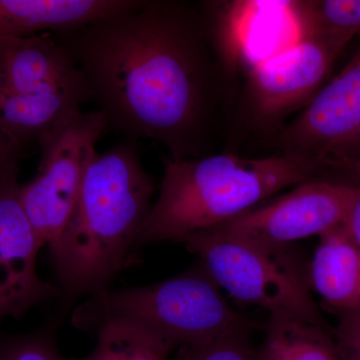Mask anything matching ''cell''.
<instances>
[{"instance_id": "obj_1", "label": "cell", "mask_w": 360, "mask_h": 360, "mask_svg": "<svg viewBox=\"0 0 360 360\" xmlns=\"http://www.w3.org/2000/svg\"><path fill=\"white\" fill-rule=\"evenodd\" d=\"M54 35L70 51L108 129L130 141L158 142L172 160L205 156L224 68L200 6L136 0Z\"/></svg>"}, {"instance_id": "obj_2", "label": "cell", "mask_w": 360, "mask_h": 360, "mask_svg": "<svg viewBox=\"0 0 360 360\" xmlns=\"http://www.w3.org/2000/svg\"><path fill=\"white\" fill-rule=\"evenodd\" d=\"M155 189L136 141L125 139L96 153L72 219L51 250L61 293L70 298L98 295L134 264Z\"/></svg>"}, {"instance_id": "obj_3", "label": "cell", "mask_w": 360, "mask_h": 360, "mask_svg": "<svg viewBox=\"0 0 360 360\" xmlns=\"http://www.w3.org/2000/svg\"><path fill=\"white\" fill-rule=\"evenodd\" d=\"M321 161L283 155H205L165 161L160 194L142 225L137 248L177 241L214 229L286 187L316 179Z\"/></svg>"}, {"instance_id": "obj_4", "label": "cell", "mask_w": 360, "mask_h": 360, "mask_svg": "<svg viewBox=\"0 0 360 360\" xmlns=\"http://www.w3.org/2000/svg\"><path fill=\"white\" fill-rule=\"evenodd\" d=\"M112 322L148 331L172 347H200L253 324L224 300L202 265L179 276L134 288L89 296L72 314L71 323L87 333Z\"/></svg>"}, {"instance_id": "obj_5", "label": "cell", "mask_w": 360, "mask_h": 360, "mask_svg": "<svg viewBox=\"0 0 360 360\" xmlns=\"http://www.w3.org/2000/svg\"><path fill=\"white\" fill-rule=\"evenodd\" d=\"M214 283L234 300L328 329L312 296L309 264L291 245L231 238L210 231L182 239Z\"/></svg>"}, {"instance_id": "obj_6", "label": "cell", "mask_w": 360, "mask_h": 360, "mask_svg": "<svg viewBox=\"0 0 360 360\" xmlns=\"http://www.w3.org/2000/svg\"><path fill=\"white\" fill-rule=\"evenodd\" d=\"M108 130L101 110L82 111L40 144L37 174L20 188L21 202L40 248L52 250L70 224L96 144Z\"/></svg>"}, {"instance_id": "obj_7", "label": "cell", "mask_w": 360, "mask_h": 360, "mask_svg": "<svg viewBox=\"0 0 360 360\" xmlns=\"http://www.w3.org/2000/svg\"><path fill=\"white\" fill-rule=\"evenodd\" d=\"M347 44L305 37L248 71L241 116L257 132L281 131L285 118L305 108L323 86Z\"/></svg>"}, {"instance_id": "obj_8", "label": "cell", "mask_w": 360, "mask_h": 360, "mask_svg": "<svg viewBox=\"0 0 360 360\" xmlns=\"http://www.w3.org/2000/svg\"><path fill=\"white\" fill-rule=\"evenodd\" d=\"M283 155L305 156L324 169L360 156V49L277 137Z\"/></svg>"}, {"instance_id": "obj_9", "label": "cell", "mask_w": 360, "mask_h": 360, "mask_svg": "<svg viewBox=\"0 0 360 360\" xmlns=\"http://www.w3.org/2000/svg\"><path fill=\"white\" fill-rule=\"evenodd\" d=\"M355 191L352 184L316 177L208 231L231 238L291 245L342 224Z\"/></svg>"}, {"instance_id": "obj_10", "label": "cell", "mask_w": 360, "mask_h": 360, "mask_svg": "<svg viewBox=\"0 0 360 360\" xmlns=\"http://www.w3.org/2000/svg\"><path fill=\"white\" fill-rule=\"evenodd\" d=\"M16 162L0 174V319L20 317L41 302L61 295L37 274L41 250L20 198Z\"/></svg>"}, {"instance_id": "obj_11", "label": "cell", "mask_w": 360, "mask_h": 360, "mask_svg": "<svg viewBox=\"0 0 360 360\" xmlns=\"http://www.w3.org/2000/svg\"><path fill=\"white\" fill-rule=\"evenodd\" d=\"M90 101L82 75L23 96L0 97V130L20 148L41 144L82 112Z\"/></svg>"}, {"instance_id": "obj_12", "label": "cell", "mask_w": 360, "mask_h": 360, "mask_svg": "<svg viewBox=\"0 0 360 360\" xmlns=\"http://www.w3.org/2000/svg\"><path fill=\"white\" fill-rule=\"evenodd\" d=\"M80 75L54 33L0 39V97L32 94Z\"/></svg>"}, {"instance_id": "obj_13", "label": "cell", "mask_w": 360, "mask_h": 360, "mask_svg": "<svg viewBox=\"0 0 360 360\" xmlns=\"http://www.w3.org/2000/svg\"><path fill=\"white\" fill-rule=\"evenodd\" d=\"M136 0H0V39L63 32L134 6Z\"/></svg>"}, {"instance_id": "obj_14", "label": "cell", "mask_w": 360, "mask_h": 360, "mask_svg": "<svg viewBox=\"0 0 360 360\" xmlns=\"http://www.w3.org/2000/svg\"><path fill=\"white\" fill-rule=\"evenodd\" d=\"M309 264L310 286L331 311H360V250L342 224L321 234Z\"/></svg>"}, {"instance_id": "obj_15", "label": "cell", "mask_w": 360, "mask_h": 360, "mask_svg": "<svg viewBox=\"0 0 360 360\" xmlns=\"http://www.w3.org/2000/svg\"><path fill=\"white\" fill-rule=\"evenodd\" d=\"M257 360H342L328 329L295 315L269 314Z\"/></svg>"}, {"instance_id": "obj_16", "label": "cell", "mask_w": 360, "mask_h": 360, "mask_svg": "<svg viewBox=\"0 0 360 360\" xmlns=\"http://www.w3.org/2000/svg\"><path fill=\"white\" fill-rule=\"evenodd\" d=\"M302 39L321 35L348 44L360 37V0L293 1Z\"/></svg>"}, {"instance_id": "obj_17", "label": "cell", "mask_w": 360, "mask_h": 360, "mask_svg": "<svg viewBox=\"0 0 360 360\" xmlns=\"http://www.w3.org/2000/svg\"><path fill=\"white\" fill-rule=\"evenodd\" d=\"M94 335L97 343L87 356L68 360H167L174 349L158 336L122 322L106 324Z\"/></svg>"}, {"instance_id": "obj_18", "label": "cell", "mask_w": 360, "mask_h": 360, "mask_svg": "<svg viewBox=\"0 0 360 360\" xmlns=\"http://www.w3.org/2000/svg\"><path fill=\"white\" fill-rule=\"evenodd\" d=\"M251 329L232 331L200 347H179V360H257L251 347Z\"/></svg>"}, {"instance_id": "obj_19", "label": "cell", "mask_w": 360, "mask_h": 360, "mask_svg": "<svg viewBox=\"0 0 360 360\" xmlns=\"http://www.w3.org/2000/svg\"><path fill=\"white\" fill-rule=\"evenodd\" d=\"M0 360H68L59 352L56 341L39 333L7 341L0 347Z\"/></svg>"}, {"instance_id": "obj_20", "label": "cell", "mask_w": 360, "mask_h": 360, "mask_svg": "<svg viewBox=\"0 0 360 360\" xmlns=\"http://www.w3.org/2000/svg\"><path fill=\"white\" fill-rule=\"evenodd\" d=\"M338 326L335 328L336 349L342 360H360V311L335 312Z\"/></svg>"}, {"instance_id": "obj_21", "label": "cell", "mask_w": 360, "mask_h": 360, "mask_svg": "<svg viewBox=\"0 0 360 360\" xmlns=\"http://www.w3.org/2000/svg\"><path fill=\"white\" fill-rule=\"evenodd\" d=\"M342 225L348 236L360 250V187L356 186L354 200Z\"/></svg>"}, {"instance_id": "obj_22", "label": "cell", "mask_w": 360, "mask_h": 360, "mask_svg": "<svg viewBox=\"0 0 360 360\" xmlns=\"http://www.w3.org/2000/svg\"><path fill=\"white\" fill-rule=\"evenodd\" d=\"M20 149L14 144L4 132L0 130V174L4 172L11 163L15 161L18 150Z\"/></svg>"}, {"instance_id": "obj_23", "label": "cell", "mask_w": 360, "mask_h": 360, "mask_svg": "<svg viewBox=\"0 0 360 360\" xmlns=\"http://www.w3.org/2000/svg\"><path fill=\"white\" fill-rule=\"evenodd\" d=\"M330 168L345 172L350 179L354 180L352 186L360 187V156L352 158V160L335 163Z\"/></svg>"}]
</instances>
